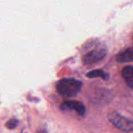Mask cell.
<instances>
[{"label":"cell","mask_w":133,"mask_h":133,"mask_svg":"<svg viewBox=\"0 0 133 133\" xmlns=\"http://www.w3.org/2000/svg\"><path fill=\"white\" fill-rule=\"evenodd\" d=\"M56 91L66 97H74L78 95L82 87V83L74 78H64L56 83Z\"/></svg>","instance_id":"6da1fadb"},{"label":"cell","mask_w":133,"mask_h":133,"mask_svg":"<svg viewBox=\"0 0 133 133\" xmlns=\"http://www.w3.org/2000/svg\"><path fill=\"white\" fill-rule=\"evenodd\" d=\"M108 120L118 129L125 132H133V119L113 111L108 114Z\"/></svg>","instance_id":"7a4b0ae2"},{"label":"cell","mask_w":133,"mask_h":133,"mask_svg":"<svg viewBox=\"0 0 133 133\" xmlns=\"http://www.w3.org/2000/svg\"><path fill=\"white\" fill-rule=\"evenodd\" d=\"M107 54V49L105 47L96 48L87 52L82 58V62L85 65H92L102 61Z\"/></svg>","instance_id":"3957f363"},{"label":"cell","mask_w":133,"mask_h":133,"mask_svg":"<svg viewBox=\"0 0 133 133\" xmlns=\"http://www.w3.org/2000/svg\"><path fill=\"white\" fill-rule=\"evenodd\" d=\"M62 111H74L79 115H84L85 114V107L80 102L76 101H67L62 103L60 105Z\"/></svg>","instance_id":"277c9868"},{"label":"cell","mask_w":133,"mask_h":133,"mask_svg":"<svg viewBox=\"0 0 133 133\" xmlns=\"http://www.w3.org/2000/svg\"><path fill=\"white\" fill-rule=\"evenodd\" d=\"M117 61L121 63L133 62V48H129L119 52L117 55Z\"/></svg>","instance_id":"5b68a950"},{"label":"cell","mask_w":133,"mask_h":133,"mask_svg":"<svg viewBox=\"0 0 133 133\" xmlns=\"http://www.w3.org/2000/svg\"><path fill=\"white\" fill-rule=\"evenodd\" d=\"M122 76L126 84L133 90V65L125 66L122 71Z\"/></svg>","instance_id":"8992f818"},{"label":"cell","mask_w":133,"mask_h":133,"mask_svg":"<svg viewBox=\"0 0 133 133\" xmlns=\"http://www.w3.org/2000/svg\"><path fill=\"white\" fill-rule=\"evenodd\" d=\"M86 76L88 78H91V79H94V78H101L103 80H108L110 78V75L109 73L104 72L102 69H95L92 71L89 72L86 74Z\"/></svg>","instance_id":"52a82bcc"},{"label":"cell","mask_w":133,"mask_h":133,"mask_svg":"<svg viewBox=\"0 0 133 133\" xmlns=\"http://www.w3.org/2000/svg\"><path fill=\"white\" fill-rule=\"evenodd\" d=\"M17 121L16 120H15V119H12V120H10V121H9L8 122H7V124H6V126L9 128V129H14L16 125H17Z\"/></svg>","instance_id":"ba28073f"}]
</instances>
